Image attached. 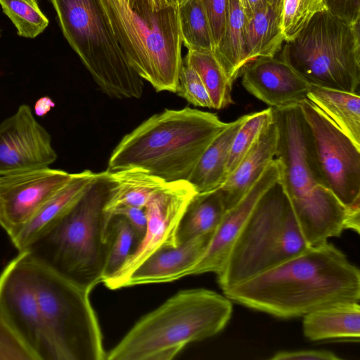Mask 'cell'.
<instances>
[{"label": "cell", "mask_w": 360, "mask_h": 360, "mask_svg": "<svg viewBox=\"0 0 360 360\" xmlns=\"http://www.w3.org/2000/svg\"><path fill=\"white\" fill-rule=\"evenodd\" d=\"M223 292L247 307L282 319L296 318L331 305L359 302L360 271L326 242Z\"/></svg>", "instance_id": "1"}, {"label": "cell", "mask_w": 360, "mask_h": 360, "mask_svg": "<svg viewBox=\"0 0 360 360\" xmlns=\"http://www.w3.org/2000/svg\"><path fill=\"white\" fill-rule=\"evenodd\" d=\"M115 186L110 172L96 173L77 201L25 251L91 291L102 282L110 250L113 216L105 206Z\"/></svg>", "instance_id": "2"}, {"label": "cell", "mask_w": 360, "mask_h": 360, "mask_svg": "<svg viewBox=\"0 0 360 360\" xmlns=\"http://www.w3.org/2000/svg\"><path fill=\"white\" fill-rule=\"evenodd\" d=\"M228 123L216 113L189 107L166 109L122 139L106 170L139 167L165 182L188 181L204 150Z\"/></svg>", "instance_id": "3"}, {"label": "cell", "mask_w": 360, "mask_h": 360, "mask_svg": "<svg viewBox=\"0 0 360 360\" xmlns=\"http://www.w3.org/2000/svg\"><path fill=\"white\" fill-rule=\"evenodd\" d=\"M272 110L278 134L275 158L279 179L306 242L312 246L340 236L345 230L347 207L323 181L300 105Z\"/></svg>", "instance_id": "4"}, {"label": "cell", "mask_w": 360, "mask_h": 360, "mask_svg": "<svg viewBox=\"0 0 360 360\" xmlns=\"http://www.w3.org/2000/svg\"><path fill=\"white\" fill-rule=\"evenodd\" d=\"M231 301L205 288L181 290L141 318L106 359H172L188 344L220 333L231 317Z\"/></svg>", "instance_id": "5"}, {"label": "cell", "mask_w": 360, "mask_h": 360, "mask_svg": "<svg viewBox=\"0 0 360 360\" xmlns=\"http://www.w3.org/2000/svg\"><path fill=\"white\" fill-rule=\"evenodd\" d=\"M130 67L156 91L175 93L182 61L177 8L165 0H101Z\"/></svg>", "instance_id": "6"}, {"label": "cell", "mask_w": 360, "mask_h": 360, "mask_svg": "<svg viewBox=\"0 0 360 360\" xmlns=\"http://www.w3.org/2000/svg\"><path fill=\"white\" fill-rule=\"evenodd\" d=\"M278 179L257 202L217 274L222 290L248 280L309 248Z\"/></svg>", "instance_id": "7"}, {"label": "cell", "mask_w": 360, "mask_h": 360, "mask_svg": "<svg viewBox=\"0 0 360 360\" xmlns=\"http://www.w3.org/2000/svg\"><path fill=\"white\" fill-rule=\"evenodd\" d=\"M280 58L309 85L359 93V25H350L327 10L317 13L284 41Z\"/></svg>", "instance_id": "8"}, {"label": "cell", "mask_w": 360, "mask_h": 360, "mask_svg": "<svg viewBox=\"0 0 360 360\" xmlns=\"http://www.w3.org/2000/svg\"><path fill=\"white\" fill-rule=\"evenodd\" d=\"M68 42L101 91L140 98L143 80L127 63L101 0H50Z\"/></svg>", "instance_id": "9"}, {"label": "cell", "mask_w": 360, "mask_h": 360, "mask_svg": "<svg viewBox=\"0 0 360 360\" xmlns=\"http://www.w3.org/2000/svg\"><path fill=\"white\" fill-rule=\"evenodd\" d=\"M30 257L55 360L106 359L101 330L89 299L91 291Z\"/></svg>", "instance_id": "10"}, {"label": "cell", "mask_w": 360, "mask_h": 360, "mask_svg": "<svg viewBox=\"0 0 360 360\" xmlns=\"http://www.w3.org/2000/svg\"><path fill=\"white\" fill-rule=\"evenodd\" d=\"M299 105L326 187L345 207L360 203V148L309 100Z\"/></svg>", "instance_id": "11"}, {"label": "cell", "mask_w": 360, "mask_h": 360, "mask_svg": "<svg viewBox=\"0 0 360 360\" xmlns=\"http://www.w3.org/2000/svg\"><path fill=\"white\" fill-rule=\"evenodd\" d=\"M0 311L38 360H55L27 251L18 252L0 274Z\"/></svg>", "instance_id": "12"}, {"label": "cell", "mask_w": 360, "mask_h": 360, "mask_svg": "<svg viewBox=\"0 0 360 360\" xmlns=\"http://www.w3.org/2000/svg\"><path fill=\"white\" fill-rule=\"evenodd\" d=\"M186 180L166 182L146 205V229L143 239L124 263L102 283L110 290L122 288L131 273L150 255L167 246H176L177 231L185 210L196 193Z\"/></svg>", "instance_id": "13"}, {"label": "cell", "mask_w": 360, "mask_h": 360, "mask_svg": "<svg viewBox=\"0 0 360 360\" xmlns=\"http://www.w3.org/2000/svg\"><path fill=\"white\" fill-rule=\"evenodd\" d=\"M72 176L50 167L0 176V226L10 239Z\"/></svg>", "instance_id": "14"}, {"label": "cell", "mask_w": 360, "mask_h": 360, "mask_svg": "<svg viewBox=\"0 0 360 360\" xmlns=\"http://www.w3.org/2000/svg\"><path fill=\"white\" fill-rule=\"evenodd\" d=\"M56 159L50 134L28 105L0 123V176L49 167Z\"/></svg>", "instance_id": "15"}, {"label": "cell", "mask_w": 360, "mask_h": 360, "mask_svg": "<svg viewBox=\"0 0 360 360\" xmlns=\"http://www.w3.org/2000/svg\"><path fill=\"white\" fill-rule=\"evenodd\" d=\"M279 178V165L275 158L240 201L226 210L214 230L207 248L196 264L189 270L188 276L208 272L217 275L221 271L257 202Z\"/></svg>", "instance_id": "16"}, {"label": "cell", "mask_w": 360, "mask_h": 360, "mask_svg": "<svg viewBox=\"0 0 360 360\" xmlns=\"http://www.w3.org/2000/svg\"><path fill=\"white\" fill-rule=\"evenodd\" d=\"M241 75L244 88L270 107H288L307 99L309 84L275 56L251 61Z\"/></svg>", "instance_id": "17"}, {"label": "cell", "mask_w": 360, "mask_h": 360, "mask_svg": "<svg viewBox=\"0 0 360 360\" xmlns=\"http://www.w3.org/2000/svg\"><path fill=\"white\" fill-rule=\"evenodd\" d=\"M213 233L158 249L131 273L122 288L172 282L188 276L207 248Z\"/></svg>", "instance_id": "18"}, {"label": "cell", "mask_w": 360, "mask_h": 360, "mask_svg": "<svg viewBox=\"0 0 360 360\" xmlns=\"http://www.w3.org/2000/svg\"><path fill=\"white\" fill-rule=\"evenodd\" d=\"M282 11L283 0H262L245 12L243 41L247 65L257 58L274 57L281 49L285 41Z\"/></svg>", "instance_id": "19"}, {"label": "cell", "mask_w": 360, "mask_h": 360, "mask_svg": "<svg viewBox=\"0 0 360 360\" xmlns=\"http://www.w3.org/2000/svg\"><path fill=\"white\" fill-rule=\"evenodd\" d=\"M278 129L274 121L220 187L227 210L249 191L275 159Z\"/></svg>", "instance_id": "20"}, {"label": "cell", "mask_w": 360, "mask_h": 360, "mask_svg": "<svg viewBox=\"0 0 360 360\" xmlns=\"http://www.w3.org/2000/svg\"><path fill=\"white\" fill-rule=\"evenodd\" d=\"M96 174L89 169L72 173L71 179L56 192L20 232L11 239L18 252L25 251L77 201Z\"/></svg>", "instance_id": "21"}, {"label": "cell", "mask_w": 360, "mask_h": 360, "mask_svg": "<svg viewBox=\"0 0 360 360\" xmlns=\"http://www.w3.org/2000/svg\"><path fill=\"white\" fill-rule=\"evenodd\" d=\"M303 317V333L310 340L359 341V302L343 303L323 307Z\"/></svg>", "instance_id": "22"}, {"label": "cell", "mask_w": 360, "mask_h": 360, "mask_svg": "<svg viewBox=\"0 0 360 360\" xmlns=\"http://www.w3.org/2000/svg\"><path fill=\"white\" fill-rule=\"evenodd\" d=\"M247 115L229 122L204 150L188 181L197 193L221 186L226 181V167L233 140Z\"/></svg>", "instance_id": "23"}, {"label": "cell", "mask_w": 360, "mask_h": 360, "mask_svg": "<svg viewBox=\"0 0 360 360\" xmlns=\"http://www.w3.org/2000/svg\"><path fill=\"white\" fill-rule=\"evenodd\" d=\"M307 99L360 148V96L336 89L309 85Z\"/></svg>", "instance_id": "24"}, {"label": "cell", "mask_w": 360, "mask_h": 360, "mask_svg": "<svg viewBox=\"0 0 360 360\" xmlns=\"http://www.w3.org/2000/svg\"><path fill=\"white\" fill-rule=\"evenodd\" d=\"M227 209L221 190L196 193L190 200L177 231V243L214 231Z\"/></svg>", "instance_id": "25"}, {"label": "cell", "mask_w": 360, "mask_h": 360, "mask_svg": "<svg viewBox=\"0 0 360 360\" xmlns=\"http://www.w3.org/2000/svg\"><path fill=\"white\" fill-rule=\"evenodd\" d=\"M245 10L241 0H228L224 34L213 53L233 84L246 66L243 41Z\"/></svg>", "instance_id": "26"}, {"label": "cell", "mask_w": 360, "mask_h": 360, "mask_svg": "<svg viewBox=\"0 0 360 360\" xmlns=\"http://www.w3.org/2000/svg\"><path fill=\"white\" fill-rule=\"evenodd\" d=\"M115 183L105 211L122 205L144 208L147 202L166 183L139 167H129L110 172Z\"/></svg>", "instance_id": "27"}, {"label": "cell", "mask_w": 360, "mask_h": 360, "mask_svg": "<svg viewBox=\"0 0 360 360\" xmlns=\"http://www.w3.org/2000/svg\"><path fill=\"white\" fill-rule=\"evenodd\" d=\"M185 58L202 81L212 108L220 110L232 104L233 84L212 51H188Z\"/></svg>", "instance_id": "28"}, {"label": "cell", "mask_w": 360, "mask_h": 360, "mask_svg": "<svg viewBox=\"0 0 360 360\" xmlns=\"http://www.w3.org/2000/svg\"><path fill=\"white\" fill-rule=\"evenodd\" d=\"M182 44L188 51H214L208 16L202 0H186L177 7Z\"/></svg>", "instance_id": "29"}, {"label": "cell", "mask_w": 360, "mask_h": 360, "mask_svg": "<svg viewBox=\"0 0 360 360\" xmlns=\"http://www.w3.org/2000/svg\"><path fill=\"white\" fill-rule=\"evenodd\" d=\"M272 122L273 110L271 107L247 115L231 146L226 167V179Z\"/></svg>", "instance_id": "30"}, {"label": "cell", "mask_w": 360, "mask_h": 360, "mask_svg": "<svg viewBox=\"0 0 360 360\" xmlns=\"http://www.w3.org/2000/svg\"><path fill=\"white\" fill-rule=\"evenodd\" d=\"M3 12L8 17L20 37L34 39L49 25L37 0H0Z\"/></svg>", "instance_id": "31"}, {"label": "cell", "mask_w": 360, "mask_h": 360, "mask_svg": "<svg viewBox=\"0 0 360 360\" xmlns=\"http://www.w3.org/2000/svg\"><path fill=\"white\" fill-rule=\"evenodd\" d=\"M110 246L103 271L102 282L112 276L131 254L132 246L138 244L136 232L122 216H113L110 225ZM135 247V248H136Z\"/></svg>", "instance_id": "32"}, {"label": "cell", "mask_w": 360, "mask_h": 360, "mask_svg": "<svg viewBox=\"0 0 360 360\" xmlns=\"http://www.w3.org/2000/svg\"><path fill=\"white\" fill-rule=\"evenodd\" d=\"M327 10L325 0H283L285 41L295 37L317 13Z\"/></svg>", "instance_id": "33"}, {"label": "cell", "mask_w": 360, "mask_h": 360, "mask_svg": "<svg viewBox=\"0 0 360 360\" xmlns=\"http://www.w3.org/2000/svg\"><path fill=\"white\" fill-rule=\"evenodd\" d=\"M175 94L195 106L212 108L202 81L185 57L179 68Z\"/></svg>", "instance_id": "34"}, {"label": "cell", "mask_w": 360, "mask_h": 360, "mask_svg": "<svg viewBox=\"0 0 360 360\" xmlns=\"http://www.w3.org/2000/svg\"><path fill=\"white\" fill-rule=\"evenodd\" d=\"M0 360H38L0 311Z\"/></svg>", "instance_id": "35"}, {"label": "cell", "mask_w": 360, "mask_h": 360, "mask_svg": "<svg viewBox=\"0 0 360 360\" xmlns=\"http://www.w3.org/2000/svg\"><path fill=\"white\" fill-rule=\"evenodd\" d=\"M202 1L210 21L215 49L224 32L228 0Z\"/></svg>", "instance_id": "36"}, {"label": "cell", "mask_w": 360, "mask_h": 360, "mask_svg": "<svg viewBox=\"0 0 360 360\" xmlns=\"http://www.w3.org/2000/svg\"><path fill=\"white\" fill-rule=\"evenodd\" d=\"M327 11L350 25H359L360 0H325Z\"/></svg>", "instance_id": "37"}, {"label": "cell", "mask_w": 360, "mask_h": 360, "mask_svg": "<svg viewBox=\"0 0 360 360\" xmlns=\"http://www.w3.org/2000/svg\"><path fill=\"white\" fill-rule=\"evenodd\" d=\"M109 212L112 216H122L130 223L136 232L138 245L143 239L146 229L147 221L144 208L122 205L112 209Z\"/></svg>", "instance_id": "38"}, {"label": "cell", "mask_w": 360, "mask_h": 360, "mask_svg": "<svg viewBox=\"0 0 360 360\" xmlns=\"http://www.w3.org/2000/svg\"><path fill=\"white\" fill-rule=\"evenodd\" d=\"M271 360H340V357L327 350L282 351L274 354Z\"/></svg>", "instance_id": "39"}, {"label": "cell", "mask_w": 360, "mask_h": 360, "mask_svg": "<svg viewBox=\"0 0 360 360\" xmlns=\"http://www.w3.org/2000/svg\"><path fill=\"white\" fill-rule=\"evenodd\" d=\"M347 207L345 229H352L358 233L360 231V203Z\"/></svg>", "instance_id": "40"}, {"label": "cell", "mask_w": 360, "mask_h": 360, "mask_svg": "<svg viewBox=\"0 0 360 360\" xmlns=\"http://www.w3.org/2000/svg\"><path fill=\"white\" fill-rule=\"evenodd\" d=\"M55 103L49 96L39 98L35 103L34 107V114L39 117L46 115L53 107Z\"/></svg>", "instance_id": "41"}, {"label": "cell", "mask_w": 360, "mask_h": 360, "mask_svg": "<svg viewBox=\"0 0 360 360\" xmlns=\"http://www.w3.org/2000/svg\"><path fill=\"white\" fill-rule=\"evenodd\" d=\"M245 12L252 9L262 0H241Z\"/></svg>", "instance_id": "42"}, {"label": "cell", "mask_w": 360, "mask_h": 360, "mask_svg": "<svg viewBox=\"0 0 360 360\" xmlns=\"http://www.w3.org/2000/svg\"><path fill=\"white\" fill-rule=\"evenodd\" d=\"M186 1V0H165L166 3L168 5L174 6L176 8L179 6L181 4H182Z\"/></svg>", "instance_id": "43"}, {"label": "cell", "mask_w": 360, "mask_h": 360, "mask_svg": "<svg viewBox=\"0 0 360 360\" xmlns=\"http://www.w3.org/2000/svg\"><path fill=\"white\" fill-rule=\"evenodd\" d=\"M126 4L128 5V6H131L133 4L134 0H124Z\"/></svg>", "instance_id": "44"}, {"label": "cell", "mask_w": 360, "mask_h": 360, "mask_svg": "<svg viewBox=\"0 0 360 360\" xmlns=\"http://www.w3.org/2000/svg\"><path fill=\"white\" fill-rule=\"evenodd\" d=\"M0 35H1V32H0Z\"/></svg>", "instance_id": "45"}]
</instances>
